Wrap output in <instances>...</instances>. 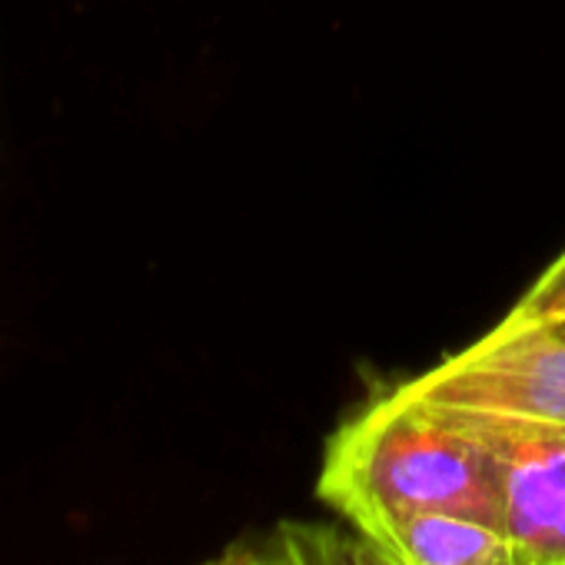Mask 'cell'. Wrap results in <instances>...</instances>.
I'll list each match as a JSON object with an SVG mask.
<instances>
[{
  "instance_id": "obj_1",
  "label": "cell",
  "mask_w": 565,
  "mask_h": 565,
  "mask_svg": "<svg viewBox=\"0 0 565 565\" xmlns=\"http://www.w3.org/2000/svg\"><path fill=\"white\" fill-rule=\"evenodd\" d=\"M502 482L505 449L495 429L433 409L393 383L327 439L317 499L370 535L426 512L502 522Z\"/></svg>"
},
{
  "instance_id": "obj_2",
  "label": "cell",
  "mask_w": 565,
  "mask_h": 565,
  "mask_svg": "<svg viewBox=\"0 0 565 565\" xmlns=\"http://www.w3.org/2000/svg\"><path fill=\"white\" fill-rule=\"evenodd\" d=\"M399 386L433 409L499 433L565 439V323L509 313L482 340Z\"/></svg>"
},
{
  "instance_id": "obj_3",
  "label": "cell",
  "mask_w": 565,
  "mask_h": 565,
  "mask_svg": "<svg viewBox=\"0 0 565 565\" xmlns=\"http://www.w3.org/2000/svg\"><path fill=\"white\" fill-rule=\"evenodd\" d=\"M499 436L505 449L502 525L529 565H565V439Z\"/></svg>"
},
{
  "instance_id": "obj_4",
  "label": "cell",
  "mask_w": 565,
  "mask_h": 565,
  "mask_svg": "<svg viewBox=\"0 0 565 565\" xmlns=\"http://www.w3.org/2000/svg\"><path fill=\"white\" fill-rule=\"evenodd\" d=\"M363 539L386 565H529L512 532L482 515L426 512Z\"/></svg>"
},
{
  "instance_id": "obj_5",
  "label": "cell",
  "mask_w": 565,
  "mask_h": 565,
  "mask_svg": "<svg viewBox=\"0 0 565 565\" xmlns=\"http://www.w3.org/2000/svg\"><path fill=\"white\" fill-rule=\"evenodd\" d=\"M263 565H386L363 539L323 522H279L259 539Z\"/></svg>"
},
{
  "instance_id": "obj_6",
  "label": "cell",
  "mask_w": 565,
  "mask_h": 565,
  "mask_svg": "<svg viewBox=\"0 0 565 565\" xmlns=\"http://www.w3.org/2000/svg\"><path fill=\"white\" fill-rule=\"evenodd\" d=\"M509 313L525 320H565V249L542 269Z\"/></svg>"
},
{
  "instance_id": "obj_7",
  "label": "cell",
  "mask_w": 565,
  "mask_h": 565,
  "mask_svg": "<svg viewBox=\"0 0 565 565\" xmlns=\"http://www.w3.org/2000/svg\"><path fill=\"white\" fill-rule=\"evenodd\" d=\"M203 565H263V555H259V542H243V545H230L223 548L216 558L203 562Z\"/></svg>"
},
{
  "instance_id": "obj_8",
  "label": "cell",
  "mask_w": 565,
  "mask_h": 565,
  "mask_svg": "<svg viewBox=\"0 0 565 565\" xmlns=\"http://www.w3.org/2000/svg\"><path fill=\"white\" fill-rule=\"evenodd\" d=\"M558 323H565V320H558Z\"/></svg>"
}]
</instances>
